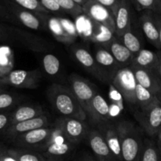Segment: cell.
Listing matches in <instances>:
<instances>
[{
  "label": "cell",
  "mask_w": 161,
  "mask_h": 161,
  "mask_svg": "<svg viewBox=\"0 0 161 161\" xmlns=\"http://www.w3.org/2000/svg\"><path fill=\"white\" fill-rule=\"evenodd\" d=\"M42 14H36L9 0H0V20L31 30L47 29Z\"/></svg>",
  "instance_id": "6da1fadb"
},
{
  "label": "cell",
  "mask_w": 161,
  "mask_h": 161,
  "mask_svg": "<svg viewBox=\"0 0 161 161\" xmlns=\"http://www.w3.org/2000/svg\"><path fill=\"white\" fill-rule=\"evenodd\" d=\"M47 97L53 108L64 117L75 118L84 121L87 118L72 90L53 83L47 89Z\"/></svg>",
  "instance_id": "7a4b0ae2"
},
{
  "label": "cell",
  "mask_w": 161,
  "mask_h": 161,
  "mask_svg": "<svg viewBox=\"0 0 161 161\" xmlns=\"http://www.w3.org/2000/svg\"><path fill=\"white\" fill-rule=\"evenodd\" d=\"M121 142L123 161H141L144 140L133 123L123 120L116 124Z\"/></svg>",
  "instance_id": "3957f363"
},
{
  "label": "cell",
  "mask_w": 161,
  "mask_h": 161,
  "mask_svg": "<svg viewBox=\"0 0 161 161\" xmlns=\"http://www.w3.org/2000/svg\"><path fill=\"white\" fill-rule=\"evenodd\" d=\"M63 136L57 127H42L13 138L14 145L24 149L43 152L51 143Z\"/></svg>",
  "instance_id": "277c9868"
},
{
  "label": "cell",
  "mask_w": 161,
  "mask_h": 161,
  "mask_svg": "<svg viewBox=\"0 0 161 161\" xmlns=\"http://www.w3.org/2000/svg\"><path fill=\"white\" fill-rule=\"evenodd\" d=\"M111 83L124 101L130 106L134 105V107H138L136 100L138 82L130 65L119 69L113 77Z\"/></svg>",
  "instance_id": "5b68a950"
},
{
  "label": "cell",
  "mask_w": 161,
  "mask_h": 161,
  "mask_svg": "<svg viewBox=\"0 0 161 161\" xmlns=\"http://www.w3.org/2000/svg\"><path fill=\"white\" fill-rule=\"evenodd\" d=\"M134 116L149 137L157 136L161 128V102H157L145 110L138 109Z\"/></svg>",
  "instance_id": "8992f818"
},
{
  "label": "cell",
  "mask_w": 161,
  "mask_h": 161,
  "mask_svg": "<svg viewBox=\"0 0 161 161\" xmlns=\"http://www.w3.org/2000/svg\"><path fill=\"white\" fill-rule=\"evenodd\" d=\"M69 80L72 93L87 115L93 98L97 93L95 86L77 74H72Z\"/></svg>",
  "instance_id": "52a82bcc"
},
{
  "label": "cell",
  "mask_w": 161,
  "mask_h": 161,
  "mask_svg": "<svg viewBox=\"0 0 161 161\" xmlns=\"http://www.w3.org/2000/svg\"><path fill=\"white\" fill-rule=\"evenodd\" d=\"M54 127L59 128L64 138L73 144L83 141L90 131L84 121L75 118H59L55 122Z\"/></svg>",
  "instance_id": "ba28073f"
},
{
  "label": "cell",
  "mask_w": 161,
  "mask_h": 161,
  "mask_svg": "<svg viewBox=\"0 0 161 161\" xmlns=\"http://www.w3.org/2000/svg\"><path fill=\"white\" fill-rule=\"evenodd\" d=\"M42 74L39 70H13L3 77V84L10 85L17 88L35 89L40 83Z\"/></svg>",
  "instance_id": "9c48e42d"
},
{
  "label": "cell",
  "mask_w": 161,
  "mask_h": 161,
  "mask_svg": "<svg viewBox=\"0 0 161 161\" xmlns=\"http://www.w3.org/2000/svg\"><path fill=\"white\" fill-rule=\"evenodd\" d=\"M83 14L90 20L105 27L113 33L116 32L114 14L96 0H89L83 6Z\"/></svg>",
  "instance_id": "30bf717a"
},
{
  "label": "cell",
  "mask_w": 161,
  "mask_h": 161,
  "mask_svg": "<svg viewBox=\"0 0 161 161\" xmlns=\"http://www.w3.org/2000/svg\"><path fill=\"white\" fill-rule=\"evenodd\" d=\"M74 58L77 61L98 80L104 82L111 81L109 77L97 64L94 57L86 49L81 47H74L72 50Z\"/></svg>",
  "instance_id": "8fae6325"
},
{
  "label": "cell",
  "mask_w": 161,
  "mask_h": 161,
  "mask_svg": "<svg viewBox=\"0 0 161 161\" xmlns=\"http://www.w3.org/2000/svg\"><path fill=\"white\" fill-rule=\"evenodd\" d=\"M139 85L156 95L161 102V80L157 71L147 70L130 65Z\"/></svg>",
  "instance_id": "7c38bea8"
},
{
  "label": "cell",
  "mask_w": 161,
  "mask_h": 161,
  "mask_svg": "<svg viewBox=\"0 0 161 161\" xmlns=\"http://www.w3.org/2000/svg\"><path fill=\"white\" fill-rule=\"evenodd\" d=\"M88 144L97 161H116L102 132L98 130H90L87 135Z\"/></svg>",
  "instance_id": "4fadbf2b"
},
{
  "label": "cell",
  "mask_w": 161,
  "mask_h": 161,
  "mask_svg": "<svg viewBox=\"0 0 161 161\" xmlns=\"http://www.w3.org/2000/svg\"><path fill=\"white\" fill-rule=\"evenodd\" d=\"M87 117L90 118L93 124L99 127L109 123L111 118L110 107L103 96L98 93L93 98Z\"/></svg>",
  "instance_id": "5bb4252c"
},
{
  "label": "cell",
  "mask_w": 161,
  "mask_h": 161,
  "mask_svg": "<svg viewBox=\"0 0 161 161\" xmlns=\"http://www.w3.org/2000/svg\"><path fill=\"white\" fill-rule=\"evenodd\" d=\"M116 36L119 37L132 26V3L121 0L114 13Z\"/></svg>",
  "instance_id": "9a60e30c"
},
{
  "label": "cell",
  "mask_w": 161,
  "mask_h": 161,
  "mask_svg": "<svg viewBox=\"0 0 161 161\" xmlns=\"http://www.w3.org/2000/svg\"><path fill=\"white\" fill-rule=\"evenodd\" d=\"M49 121L48 118L45 115L34 118V119H28L23 122L17 123V124H11L6 130L5 134L9 138H14L17 136L36 129L42 128V127H48Z\"/></svg>",
  "instance_id": "2e32d148"
},
{
  "label": "cell",
  "mask_w": 161,
  "mask_h": 161,
  "mask_svg": "<svg viewBox=\"0 0 161 161\" xmlns=\"http://www.w3.org/2000/svg\"><path fill=\"white\" fill-rule=\"evenodd\" d=\"M139 24L146 39L157 50H160V36L158 28L153 17V12L149 10L142 11L139 17Z\"/></svg>",
  "instance_id": "e0dca14e"
},
{
  "label": "cell",
  "mask_w": 161,
  "mask_h": 161,
  "mask_svg": "<svg viewBox=\"0 0 161 161\" xmlns=\"http://www.w3.org/2000/svg\"><path fill=\"white\" fill-rule=\"evenodd\" d=\"M73 148V143L68 141L63 135L43 151V156L47 161H61L71 153Z\"/></svg>",
  "instance_id": "ac0fdd59"
},
{
  "label": "cell",
  "mask_w": 161,
  "mask_h": 161,
  "mask_svg": "<svg viewBox=\"0 0 161 161\" xmlns=\"http://www.w3.org/2000/svg\"><path fill=\"white\" fill-rule=\"evenodd\" d=\"M105 48L112 53L121 68L130 66L135 58V55L123 44L119 37L116 36L113 37Z\"/></svg>",
  "instance_id": "d6986e66"
},
{
  "label": "cell",
  "mask_w": 161,
  "mask_h": 161,
  "mask_svg": "<svg viewBox=\"0 0 161 161\" xmlns=\"http://www.w3.org/2000/svg\"><path fill=\"white\" fill-rule=\"evenodd\" d=\"M42 15L47 24V29L51 32L57 40L69 45L75 42L76 39L73 38L67 32L60 20V17L51 16L50 14H42Z\"/></svg>",
  "instance_id": "ffe728a7"
},
{
  "label": "cell",
  "mask_w": 161,
  "mask_h": 161,
  "mask_svg": "<svg viewBox=\"0 0 161 161\" xmlns=\"http://www.w3.org/2000/svg\"><path fill=\"white\" fill-rule=\"evenodd\" d=\"M94 57L97 64L108 75L110 80H112L116 72L121 69L112 53L102 46H97L96 47Z\"/></svg>",
  "instance_id": "44dd1931"
},
{
  "label": "cell",
  "mask_w": 161,
  "mask_h": 161,
  "mask_svg": "<svg viewBox=\"0 0 161 161\" xmlns=\"http://www.w3.org/2000/svg\"><path fill=\"white\" fill-rule=\"evenodd\" d=\"M100 131L103 135L116 161H123L121 142L116 126L108 123L100 127Z\"/></svg>",
  "instance_id": "7402d4cb"
},
{
  "label": "cell",
  "mask_w": 161,
  "mask_h": 161,
  "mask_svg": "<svg viewBox=\"0 0 161 161\" xmlns=\"http://www.w3.org/2000/svg\"><path fill=\"white\" fill-rule=\"evenodd\" d=\"M130 65L147 70L157 71L159 65V58L157 53L146 49H142L135 56Z\"/></svg>",
  "instance_id": "603a6c76"
},
{
  "label": "cell",
  "mask_w": 161,
  "mask_h": 161,
  "mask_svg": "<svg viewBox=\"0 0 161 161\" xmlns=\"http://www.w3.org/2000/svg\"><path fill=\"white\" fill-rule=\"evenodd\" d=\"M43 115V110L39 105H23L11 113L10 125L34 119Z\"/></svg>",
  "instance_id": "cb8c5ba5"
},
{
  "label": "cell",
  "mask_w": 161,
  "mask_h": 161,
  "mask_svg": "<svg viewBox=\"0 0 161 161\" xmlns=\"http://www.w3.org/2000/svg\"><path fill=\"white\" fill-rule=\"evenodd\" d=\"M119 39L135 56L142 50V39L138 31L133 28V26L130 27L122 36H119Z\"/></svg>",
  "instance_id": "d4e9b609"
},
{
  "label": "cell",
  "mask_w": 161,
  "mask_h": 161,
  "mask_svg": "<svg viewBox=\"0 0 161 161\" xmlns=\"http://www.w3.org/2000/svg\"><path fill=\"white\" fill-rule=\"evenodd\" d=\"M137 105L140 110L149 108L157 102H160L156 95L138 83L136 87Z\"/></svg>",
  "instance_id": "484cf974"
},
{
  "label": "cell",
  "mask_w": 161,
  "mask_h": 161,
  "mask_svg": "<svg viewBox=\"0 0 161 161\" xmlns=\"http://www.w3.org/2000/svg\"><path fill=\"white\" fill-rule=\"evenodd\" d=\"M8 153L17 161H47L43 155L28 149H8Z\"/></svg>",
  "instance_id": "4316f807"
},
{
  "label": "cell",
  "mask_w": 161,
  "mask_h": 161,
  "mask_svg": "<svg viewBox=\"0 0 161 161\" xmlns=\"http://www.w3.org/2000/svg\"><path fill=\"white\" fill-rule=\"evenodd\" d=\"M141 161H161L157 144L152 140L146 138L144 140Z\"/></svg>",
  "instance_id": "83f0119b"
},
{
  "label": "cell",
  "mask_w": 161,
  "mask_h": 161,
  "mask_svg": "<svg viewBox=\"0 0 161 161\" xmlns=\"http://www.w3.org/2000/svg\"><path fill=\"white\" fill-rule=\"evenodd\" d=\"M42 66L46 73L49 75H56L59 72L61 68V62L59 59L55 55L48 53L46 54L42 58Z\"/></svg>",
  "instance_id": "f1b7e54d"
},
{
  "label": "cell",
  "mask_w": 161,
  "mask_h": 161,
  "mask_svg": "<svg viewBox=\"0 0 161 161\" xmlns=\"http://www.w3.org/2000/svg\"><path fill=\"white\" fill-rule=\"evenodd\" d=\"M132 5L139 11L149 10L161 14V5L158 0H130Z\"/></svg>",
  "instance_id": "f546056e"
},
{
  "label": "cell",
  "mask_w": 161,
  "mask_h": 161,
  "mask_svg": "<svg viewBox=\"0 0 161 161\" xmlns=\"http://www.w3.org/2000/svg\"><path fill=\"white\" fill-rule=\"evenodd\" d=\"M56 2L65 14L72 17H77L83 14V7L73 0H56Z\"/></svg>",
  "instance_id": "4dcf8cb0"
},
{
  "label": "cell",
  "mask_w": 161,
  "mask_h": 161,
  "mask_svg": "<svg viewBox=\"0 0 161 161\" xmlns=\"http://www.w3.org/2000/svg\"><path fill=\"white\" fill-rule=\"evenodd\" d=\"M9 1L36 14H50L42 7L38 0H9Z\"/></svg>",
  "instance_id": "1f68e13d"
},
{
  "label": "cell",
  "mask_w": 161,
  "mask_h": 161,
  "mask_svg": "<svg viewBox=\"0 0 161 161\" xmlns=\"http://www.w3.org/2000/svg\"><path fill=\"white\" fill-rule=\"evenodd\" d=\"M38 1L40 3V4L46 10L48 11L50 14V13L54 14L56 17H62L64 14H66L64 10L60 7L56 0H38Z\"/></svg>",
  "instance_id": "d6a6232c"
},
{
  "label": "cell",
  "mask_w": 161,
  "mask_h": 161,
  "mask_svg": "<svg viewBox=\"0 0 161 161\" xmlns=\"http://www.w3.org/2000/svg\"><path fill=\"white\" fill-rule=\"evenodd\" d=\"M15 102L16 98L14 95L0 91V113L12 107Z\"/></svg>",
  "instance_id": "836d02e7"
},
{
  "label": "cell",
  "mask_w": 161,
  "mask_h": 161,
  "mask_svg": "<svg viewBox=\"0 0 161 161\" xmlns=\"http://www.w3.org/2000/svg\"><path fill=\"white\" fill-rule=\"evenodd\" d=\"M11 113H0V131L6 130L10 126Z\"/></svg>",
  "instance_id": "e575fe53"
},
{
  "label": "cell",
  "mask_w": 161,
  "mask_h": 161,
  "mask_svg": "<svg viewBox=\"0 0 161 161\" xmlns=\"http://www.w3.org/2000/svg\"><path fill=\"white\" fill-rule=\"evenodd\" d=\"M96 1H97L106 8H108L114 14L115 11H116V8H117L118 5L119 4L121 0H96Z\"/></svg>",
  "instance_id": "d590c367"
},
{
  "label": "cell",
  "mask_w": 161,
  "mask_h": 161,
  "mask_svg": "<svg viewBox=\"0 0 161 161\" xmlns=\"http://www.w3.org/2000/svg\"><path fill=\"white\" fill-rule=\"evenodd\" d=\"M9 39H12L11 27L6 26L0 23V40H9Z\"/></svg>",
  "instance_id": "8d00e7d4"
},
{
  "label": "cell",
  "mask_w": 161,
  "mask_h": 161,
  "mask_svg": "<svg viewBox=\"0 0 161 161\" xmlns=\"http://www.w3.org/2000/svg\"><path fill=\"white\" fill-rule=\"evenodd\" d=\"M153 17L155 20L157 26L158 28L159 31V36H160V50L161 51V14H156L153 13Z\"/></svg>",
  "instance_id": "74e56055"
},
{
  "label": "cell",
  "mask_w": 161,
  "mask_h": 161,
  "mask_svg": "<svg viewBox=\"0 0 161 161\" xmlns=\"http://www.w3.org/2000/svg\"><path fill=\"white\" fill-rule=\"evenodd\" d=\"M1 161H17V160H16L12 155H10V154L8 153L7 150H4L3 151V156H2Z\"/></svg>",
  "instance_id": "f35d334b"
},
{
  "label": "cell",
  "mask_w": 161,
  "mask_h": 161,
  "mask_svg": "<svg viewBox=\"0 0 161 161\" xmlns=\"http://www.w3.org/2000/svg\"><path fill=\"white\" fill-rule=\"evenodd\" d=\"M77 161H97L96 159H94L92 156H91L90 154H84L83 156H82L80 159Z\"/></svg>",
  "instance_id": "ab89813d"
},
{
  "label": "cell",
  "mask_w": 161,
  "mask_h": 161,
  "mask_svg": "<svg viewBox=\"0 0 161 161\" xmlns=\"http://www.w3.org/2000/svg\"><path fill=\"white\" fill-rule=\"evenodd\" d=\"M157 148H158L159 153H160V157H161V128L160 129V130H159V132H158V134H157Z\"/></svg>",
  "instance_id": "60d3db41"
},
{
  "label": "cell",
  "mask_w": 161,
  "mask_h": 161,
  "mask_svg": "<svg viewBox=\"0 0 161 161\" xmlns=\"http://www.w3.org/2000/svg\"><path fill=\"white\" fill-rule=\"evenodd\" d=\"M157 54H158V58H159L158 72H159V75H160V80H161V51L157 52Z\"/></svg>",
  "instance_id": "b9f144b4"
},
{
  "label": "cell",
  "mask_w": 161,
  "mask_h": 161,
  "mask_svg": "<svg viewBox=\"0 0 161 161\" xmlns=\"http://www.w3.org/2000/svg\"><path fill=\"white\" fill-rule=\"evenodd\" d=\"M73 1H75L77 4H79L80 6H81L82 7H83V6H84V5L86 4L89 0H73Z\"/></svg>",
  "instance_id": "7bdbcfd3"
},
{
  "label": "cell",
  "mask_w": 161,
  "mask_h": 161,
  "mask_svg": "<svg viewBox=\"0 0 161 161\" xmlns=\"http://www.w3.org/2000/svg\"><path fill=\"white\" fill-rule=\"evenodd\" d=\"M3 85H4V84H3V79H2L1 77H0V91H1V87H2V86H3Z\"/></svg>",
  "instance_id": "ee69618b"
},
{
  "label": "cell",
  "mask_w": 161,
  "mask_h": 161,
  "mask_svg": "<svg viewBox=\"0 0 161 161\" xmlns=\"http://www.w3.org/2000/svg\"><path fill=\"white\" fill-rule=\"evenodd\" d=\"M3 149H2L1 148H0V161H1V158H2V156H3Z\"/></svg>",
  "instance_id": "f6af8a7d"
},
{
  "label": "cell",
  "mask_w": 161,
  "mask_h": 161,
  "mask_svg": "<svg viewBox=\"0 0 161 161\" xmlns=\"http://www.w3.org/2000/svg\"><path fill=\"white\" fill-rule=\"evenodd\" d=\"M158 2H159V3H160V4L161 5V3H160V0H158Z\"/></svg>",
  "instance_id": "bcb514c9"
},
{
  "label": "cell",
  "mask_w": 161,
  "mask_h": 161,
  "mask_svg": "<svg viewBox=\"0 0 161 161\" xmlns=\"http://www.w3.org/2000/svg\"><path fill=\"white\" fill-rule=\"evenodd\" d=\"M160 3H161V0H160Z\"/></svg>",
  "instance_id": "7dc6e473"
}]
</instances>
